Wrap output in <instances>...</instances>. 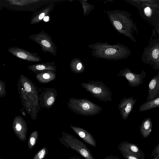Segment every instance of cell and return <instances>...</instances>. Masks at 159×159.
<instances>
[{
    "instance_id": "obj_24",
    "label": "cell",
    "mask_w": 159,
    "mask_h": 159,
    "mask_svg": "<svg viewBox=\"0 0 159 159\" xmlns=\"http://www.w3.org/2000/svg\"><path fill=\"white\" fill-rule=\"evenodd\" d=\"M5 83L0 80V98H4L6 94Z\"/></svg>"
},
{
    "instance_id": "obj_10",
    "label": "cell",
    "mask_w": 159,
    "mask_h": 159,
    "mask_svg": "<svg viewBox=\"0 0 159 159\" xmlns=\"http://www.w3.org/2000/svg\"><path fill=\"white\" fill-rule=\"evenodd\" d=\"M137 101L133 97L123 98L118 105V108L123 119L126 120L132 111L133 107Z\"/></svg>"
},
{
    "instance_id": "obj_19",
    "label": "cell",
    "mask_w": 159,
    "mask_h": 159,
    "mask_svg": "<svg viewBox=\"0 0 159 159\" xmlns=\"http://www.w3.org/2000/svg\"><path fill=\"white\" fill-rule=\"evenodd\" d=\"M38 135L37 130L34 131L30 134L27 143L29 150L32 149L35 146L38 140Z\"/></svg>"
},
{
    "instance_id": "obj_31",
    "label": "cell",
    "mask_w": 159,
    "mask_h": 159,
    "mask_svg": "<svg viewBox=\"0 0 159 159\" xmlns=\"http://www.w3.org/2000/svg\"><path fill=\"white\" fill-rule=\"evenodd\" d=\"M0 159H2V158H0Z\"/></svg>"
},
{
    "instance_id": "obj_28",
    "label": "cell",
    "mask_w": 159,
    "mask_h": 159,
    "mask_svg": "<svg viewBox=\"0 0 159 159\" xmlns=\"http://www.w3.org/2000/svg\"><path fill=\"white\" fill-rule=\"evenodd\" d=\"M130 149L134 152H137L138 151V148L134 145H131L130 146Z\"/></svg>"
},
{
    "instance_id": "obj_8",
    "label": "cell",
    "mask_w": 159,
    "mask_h": 159,
    "mask_svg": "<svg viewBox=\"0 0 159 159\" xmlns=\"http://www.w3.org/2000/svg\"><path fill=\"white\" fill-rule=\"evenodd\" d=\"M8 51L14 56L27 61L39 62L41 60L38 53H32L18 47H9Z\"/></svg>"
},
{
    "instance_id": "obj_14",
    "label": "cell",
    "mask_w": 159,
    "mask_h": 159,
    "mask_svg": "<svg viewBox=\"0 0 159 159\" xmlns=\"http://www.w3.org/2000/svg\"><path fill=\"white\" fill-rule=\"evenodd\" d=\"M34 73L36 74V80L41 84L50 82L55 80L56 76L55 72L50 70L36 71Z\"/></svg>"
},
{
    "instance_id": "obj_13",
    "label": "cell",
    "mask_w": 159,
    "mask_h": 159,
    "mask_svg": "<svg viewBox=\"0 0 159 159\" xmlns=\"http://www.w3.org/2000/svg\"><path fill=\"white\" fill-rule=\"evenodd\" d=\"M148 94L147 102L159 97V70L157 74L153 77L148 84Z\"/></svg>"
},
{
    "instance_id": "obj_25",
    "label": "cell",
    "mask_w": 159,
    "mask_h": 159,
    "mask_svg": "<svg viewBox=\"0 0 159 159\" xmlns=\"http://www.w3.org/2000/svg\"><path fill=\"white\" fill-rule=\"evenodd\" d=\"M104 52L106 55H114L117 52V50L113 48H111L107 49L104 51Z\"/></svg>"
},
{
    "instance_id": "obj_18",
    "label": "cell",
    "mask_w": 159,
    "mask_h": 159,
    "mask_svg": "<svg viewBox=\"0 0 159 159\" xmlns=\"http://www.w3.org/2000/svg\"><path fill=\"white\" fill-rule=\"evenodd\" d=\"M159 107V97L142 104L139 107V111L143 112Z\"/></svg>"
},
{
    "instance_id": "obj_22",
    "label": "cell",
    "mask_w": 159,
    "mask_h": 159,
    "mask_svg": "<svg viewBox=\"0 0 159 159\" xmlns=\"http://www.w3.org/2000/svg\"><path fill=\"white\" fill-rule=\"evenodd\" d=\"M48 153V148L44 146L36 153L32 159H44Z\"/></svg>"
},
{
    "instance_id": "obj_21",
    "label": "cell",
    "mask_w": 159,
    "mask_h": 159,
    "mask_svg": "<svg viewBox=\"0 0 159 159\" xmlns=\"http://www.w3.org/2000/svg\"><path fill=\"white\" fill-rule=\"evenodd\" d=\"M70 67L71 71L75 73H82L84 70V66L81 62L76 63L74 61H72L70 63Z\"/></svg>"
},
{
    "instance_id": "obj_2",
    "label": "cell",
    "mask_w": 159,
    "mask_h": 159,
    "mask_svg": "<svg viewBox=\"0 0 159 159\" xmlns=\"http://www.w3.org/2000/svg\"><path fill=\"white\" fill-rule=\"evenodd\" d=\"M62 136L58 140L66 148L74 150L85 159H95L91 151L82 141L72 134L62 132Z\"/></svg>"
},
{
    "instance_id": "obj_3",
    "label": "cell",
    "mask_w": 159,
    "mask_h": 159,
    "mask_svg": "<svg viewBox=\"0 0 159 159\" xmlns=\"http://www.w3.org/2000/svg\"><path fill=\"white\" fill-rule=\"evenodd\" d=\"M80 85L92 95L102 102L111 101L112 93L110 88L102 81L91 80Z\"/></svg>"
},
{
    "instance_id": "obj_12",
    "label": "cell",
    "mask_w": 159,
    "mask_h": 159,
    "mask_svg": "<svg viewBox=\"0 0 159 159\" xmlns=\"http://www.w3.org/2000/svg\"><path fill=\"white\" fill-rule=\"evenodd\" d=\"M70 127L85 143L93 147H97L96 140L90 133L79 127L75 126L70 125Z\"/></svg>"
},
{
    "instance_id": "obj_9",
    "label": "cell",
    "mask_w": 159,
    "mask_h": 159,
    "mask_svg": "<svg viewBox=\"0 0 159 159\" xmlns=\"http://www.w3.org/2000/svg\"><path fill=\"white\" fill-rule=\"evenodd\" d=\"M13 130L17 137L21 141L26 139L28 127L27 123L21 116H16L12 123Z\"/></svg>"
},
{
    "instance_id": "obj_11",
    "label": "cell",
    "mask_w": 159,
    "mask_h": 159,
    "mask_svg": "<svg viewBox=\"0 0 159 159\" xmlns=\"http://www.w3.org/2000/svg\"><path fill=\"white\" fill-rule=\"evenodd\" d=\"M18 81L29 95L39 101L37 88L32 81L22 74L20 75Z\"/></svg>"
},
{
    "instance_id": "obj_23",
    "label": "cell",
    "mask_w": 159,
    "mask_h": 159,
    "mask_svg": "<svg viewBox=\"0 0 159 159\" xmlns=\"http://www.w3.org/2000/svg\"><path fill=\"white\" fill-rule=\"evenodd\" d=\"M141 125V127L143 128L144 129L149 130L150 132H151L152 122L150 117L145 118L142 121Z\"/></svg>"
},
{
    "instance_id": "obj_20",
    "label": "cell",
    "mask_w": 159,
    "mask_h": 159,
    "mask_svg": "<svg viewBox=\"0 0 159 159\" xmlns=\"http://www.w3.org/2000/svg\"><path fill=\"white\" fill-rule=\"evenodd\" d=\"M9 4L11 5H15L18 6L23 7L28 5L34 3V2H39L40 0H7Z\"/></svg>"
},
{
    "instance_id": "obj_15",
    "label": "cell",
    "mask_w": 159,
    "mask_h": 159,
    "mask_svg": "<svg viewBox=\"0 0 159 159\" xmlns=\"http://www.w3.org/2000/svg\"><path fill=\"white\" fill-rule=\"evenodd\" d=\"M55 63V62H52L35 64L29 66L27 69L34 72L45 70H50L55 72L57 70Z\"/></svg>"
},
{
    "instance_id": "obj_29",
    "label": "cell",
    "mask_w": 159,
    "mask_h": 159,
    "mask_svg": "<svg viewBox=\"0 0 159 159\" xmlns=\"http://www.w3.org/2000/svg\"><path fill=\"white\" fill-rule=\"evenodd\" d=\"M69 159H83L77 155H74L71 157Z\"/></svg>"
},
{
    "instance_id": "obj_30",
    "label": "cell",
    "mask_w": 159,
    "mask_h": 159,
    "mask_svg": "<svg viewBox=\"0 0 159 159\" xmlns=\"http://www.w3.org/2000/svg\"><path fill=\"white\" fill-rule=\"evenodd\" d=\"M49 19V17L48 16H46L44 17L43 19V20L44 21L47 22Z\"/></svg>"
},
{
    "instance_id": "obj_4",
    "label": "cell",
    "mask_w": 159,
    "mask_h": 159,
    "mask_svg": "<svg viewBox=\"0 0 159 159\" xmlns=\"http://www.w3.org/2000/svg\"><path fill=\"white\" fill-rule=\"evenodd\" d=\"M17 89L23 109L30 116L32 119L35 120L38 113L40 109L39 101L29 95L18 81Z\"/></svg>"
},
{
    "instance_id": "obj_27",
    "label": "cell",
    "mask_w": 159,
    "mask_h": 159,
    "mask_svg": "<svg viewBox=\"0 0 159 159\" xmlns=\"http://www.w3.org/2000/svg\"><path fill=\"white\" fill-rule=\"evenodd\" d=\"M103 159H119L118 156H114L112 155H110L106 157Z\"/></svg>"
},
{
    "instance_id": "obj_16",
    "label": "cell",
    "mask_w": 159,
    "mask_h": 159,
    "mask_svg": "<svg viewBox=\"0 0 159 159\" xmlns=\"http://www.w3.org/2000/svg\"><path fill=\"white\" fill-rule=\"evenodd\" d=\"M148 55L149 62L154 65V68L159 69V44H156L149 49Z\"/></svg>"
},
{
    "instance_id": "obj_7",
    "label": "cell",
    "mask_w": 159,
    "mask_h": 159,
    "mask_svg": "<svg viewBox=\"0 0 159 159\" xmlns=\"http://www.w3.org/2000/svg\"><path fill=\"white\" fill-rule=\"evenodd\" d=\"M118 75L124 77L128 81L129 86L134 87L142 84L143 79L146 77V73L142 70L141 73L136 74L129 68H125L119 71Z\"/></svg>"
},
{
    "instance_id": "obj_17",
    "label": "cell",
    "mask_w": 159,
    "mask_h": 159,
    "mask_svg": "<svg viewBox=\"0 0 159 159\" xmlns=\"http://www.w3.org/2000/svg\"><path fill=\"white\" fill-rule=\"evenodd\" d=\"M53 6V5H48L40 11L33 17L30 22V24L33 25L40 22L45 16H47L50 12Z\"/></svg>"
},
{
    "instance_id": "obj_6",
    "label": "cell",
    "mask_w": 159,
    "mask_h": 159,
    "mask_svg": "<svg viewBox=\"0 0 159 159\" xmlns=\"http://www.w3.org/2000/svg\"><path fill=\"white\" fill-rule=\"evenodd\" d=\"M39 100L41 108L50 109L54 105L57 97V91L54 88L39 89Z\"/></svg>"
},
{
    "instance_id": "obj_1",
    "label": "cell",
    "mask_w": 159,
    "mask_h": 159,
    "mask_svg": "<svg viewBox=\"0 0 159 159\" xmlns=\"http://www.w3.org/2000/svg\"><path fill=\"white\" fill-rule=\"evenodd\" d=\"M67 107L74 113L87 116L97 115L103 109L102 107L84 98H70L67 102Z\"/></svg>"
},
{
    "instance_id": "obj_5",
    "label": "cell",
    "mask_w": 159,
    "mask_h": 159,
    "mask_svg": "<svg viewBox=\"0 0 159 159\" xmlns=\"http://www.w3.org/2000/svg\"><path fill=\"white\" fill-rule=\"evenodd\" d=\"M29 38L38 43L44 52H49L54 56L57 55V47L53 42L52 37L43 30L32 34Z\"/></svg>"
},
{
    "instance_id": "obj_26",
    "label": "cell",
    "mask_w": 159,
    "mask_h": 159,
    "mask_svg": "<svg viewBox=\"0 0 159 159\" xmlns=\"http://www.w3.org/2000/svg\"><path fill=\"white\" fill-rule=\"evenodd\" d=\"M144 12L145 15L148 17H150L152 14V11L149 7H147L144 9Z\"/></svg>"
}]
</instances>
